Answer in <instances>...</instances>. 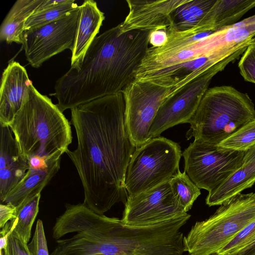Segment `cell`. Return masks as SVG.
I'll return each mask as SVG.
<instances>
[{
  "mask_svg": "<svg viewBox=\"0 0 255 255\" xmlns=\"http://www.w3.org/2000/svg\"><path fill=\"white\" fill-rule=\"evenodd\" d=\"M61 157H48L37 166H29L21 181L7 194L3 203L15 207L27 197L40 194L60 169Z\"/></svg>",
  "mask_w": 255,
  "mask_h": 255,
  "instance_id": "obj_16",
  "label": "cell"
},
{
  "mask_svg": "<svg viewBox=\"0 0 255 255\" xmlns=\"http://www.w3.org/2000/svg\"><path fill=\"white\" fill-rule=\"evenodd\" d=\"M255 219V192L240 193L220 205L208 219L198 221L184 236V252L193 255L218 253Z\"/></svg>",
  "mask_w": 255,
  "mask_h": 255,
  "instance_id": "obj_6",
  "label": "cell"
},
{
  "mask_svg": "<svg viewBox=\"0 0 255 255\" xmlns=\"http://www.w3.org/2000/svg\"><path fill=\"white\" fill-rule=\"evenodd\" d=\"M78 6L72 0H43L27 19L24 30L43 25L61 17Z\"/></svg>",
  "mask_w": 255,
  "mask_h": 255,
  "instance_id": "obj_21",
  "label": "cell"
},
{
  "mask_svg": "<svg viewBox=\"0 0 255 255\" xmlns=\"http://www.w3.org/2000/svg\"><path fill=\"white\" fill-rule=\"evenodd\" d=\"M237 255H255V249L248 251Z\"/></svg>",
  "mask_w": 255,
  "mask_h": 255,
  "instance_id": "obj_33",
  "label": "cell"
},
{
  "mask_svg": "<svg viewBox=\"0 0 255 255\" xmlns=\"http://www.w3.org/2000/svg\"><path fill=\"white\" fill-rule=\"evenodd\" d=\"M188 0H127L128 13L120 24L122 32L165 29L172 24L173 11Z\"/></svg>",
  "mask_w": 255,
  "mask_h": 255,
  "instance_id": "obj_13",
  "label": "cell"
},
{
  "mask_svg": "<svg viewBox=\"0 0 255 255\" xmlns=\"http://www.w3.org/2000/svg\"><path fill=\"white\" fill-rule=\"evenodd\" d=\"M151 31L122 32L119 24L97 36L82 61L56 81L53 95L60 110L122 92L134 80Z\"/></svg>",
  "mask_w": 255,
  "mask_h": 255,
  "instance_id": "obj_2",
  "label": "cell"
},
{
  "mask_svg": "<svg viewBox=\"0 0 255 255\" xmlns=\"http://www.w3.org/2000/svg\"><path fill=\"white\" fill-rule=\"evenodd\" d=\"M119 219L98 214L84 203L66 204L52 228L57 245L50 255H117Z\"/></svg>",
  "mask_w": 255,
  "mask_h": 255,
  "instance_id": "obj_4",
  "label": "cell"
},
{
  "mask_svg": "<svg viewBox=\"0 0 255 255\" xmlns=\"http://www.w3.org/2000/svg\"><path fill=\"white\" fill-rule=\"evenodd\" d=\"M240 73L245 80L255 84V44L251 43L239 63Z\"/></svg>",
  "mask_w": 255,
  "mask_h": 255,
  "instance_id": "obj_27",
  "label": "cell"
},
{
  "mask_svg": "<svg viewBox=\"0 0 255 255\" xmlns=\"http://www.w3.org/2000/svg\"><path fill=\"white\" fill-rule=\"evenodd\" d=\"M43 0H17L3 20L0 27V41L22 43L24 24Z\"/></svg>",
  "mask_w": 255,
  "mask_h": 255,
  "instance_id": "obj_19",
  "label": "cell"
},
{
  "mask_svg": "<svg viewBox=\"0 0 255 255\" xmlns=\"http://www.w3.org/2000/svg\"><path fill=\"white\" fill-rule=\"evenodd\" d=\"M255 183V161L235 171L216 189L209 192L206 203L209 206L220 205L232 197L241 193Z\"/></svg>",
  "mask_w": 255,
  "mask_h": 255,
  "instance_id": "obj_20",
  "label": "cell"
},
{
  "mask_svg": "<svg viewBox=\"0 0 255 255\" xmlns=\"http://www.w3.org/2000/svg\"><path fill=\"white\" fill-rule=\"evenodd\" d=\"M79 14L71 50V66L82 61L86 51L99 32L105 19L104 13L93 0H85L79 6Z\"/></svg>",
  "mask_w": 255,
  "mask_h": 255,
  "instance_id": "obj_17",
  "label": "cell"
},
{
  "mask_svg": "<svg viewBox=\"0 0 255 255\" xmlns=\"http://www.w3.org/2000/svg\"><path fill=\"white\" fill-rule=\"evenodd\" d=\"M27 244L13 231L7 238L2 255H31Z\"/></svg>",
  "mask_w": 255,
  "mask_h": 255,
  "instance_id": "obj_29",
  "label": "cell"
},
{
  "mask_svg": "<svg viewBox=\"0 0 255 255\" xmlns=\"http://www.w3.org/2000/svg\"><path fill=\"white\" fill-rule=\"evenodd\" d=\"M0 251V255H2V251Z\"/></svg>",
  "mask_w": 255,
  "mask_h": 255,
  "instance_id": "obj_36",
  "label": "cell"
},
{
  "mask_svg": "<svg viewBox=\"0 0 255 255\" xmlns=\"http://www.w3.org/2000/svg\"><path fill=\"white\" fill-rule=\"evenodd\" d=\"M0 200L21 181L29 166L8 126L0 125Z\"/></svg>",
  "mask_w": 255,
  "mask_h": 255,
  "instance_id": "obj_15",
  "label": "cell"
},
{
  "mask_svg": "<svg viewBox=\"0 0 255 255\" xmlns=\"http://www.w3.org/2000/svg\"><path fill=\"white\" fill-rule=\"evenodd\" d=\"M255 235V219L244 228L218 252L220 255H236Z\"/></svg>",
  "mask_w": 255,
  "mask_h": 255,
  "instance_id": "obj_26",
  "label": "cell"
},
{
  "mask_svg": "<svg viewBox=\"0 0 255 255\" xmlns=\"http://www.w3.org/2000/svg\"><path fill=\"white\" fill-rule=\"evenodd\" d=\"M32 82L25 68L11 61L3 70L0 90V125L8 126L21 108Z\"/></svg>",
  "mask_w": 255,
  "mask_h": 255,
  "instance_id": "obj_14",
  "label": "cell"
},
{
  "mask_svg": "<svg viewBox=\"0 0 255 255\" xmlns=\"http://www.w3.org/2000/svg\"><path fill=\"white\" fill-rule=\"evenodd\" d=\"M247 47H243L235 51L179 91L166 98L160 105L150 127V139L159 136L163 131L177 125L188 123L208 89L213 77L230 62L239 58Z\"/></svg>",
  "mask_w": 255,
  "mask_h": 255,
  "instance_id": "obj_9",
  "label": "cell"
},
{
  "mask_svg": "<svg viewBox=\"0 0 255 255\" xmlns=\"http://www.w3.org/2000/svg\"><path fill=\"white\" fill-rule=\"evenodd\" d=\"M8 127L27 160L34 156L61 157L72 141L70 123L57 105L32 84Z\"/></svg>",
  "mask_w": 255,
  "mask_h": 255,
  "instance_id": "obj_3",
  "label": "cell"
},
{
  "mask_svg": "<svg viewBox=\"0 0 255 255\" xmlns=\"http://www.w3.org/2000/svg\"><path fill=\"white\" fill-rule=\"evenodd\" d=\"M167 39L165 29L153 30L151 31L149 38V44L153 47H160L164 45Z\"/></svg>",
  "mask_w": 255,
  "mask_h": 255,
  "instance_id": "obj_31",
  "label": "cell"
},
{
  "mask_svg": "<svg viewBox=\"0 0 255 255\" xmlns=\"http://www.w3.org/2000/svg\"><path fill=\"white\" fill-rule=\"evenodd\" d=\"M185 255H193L188 254ZM219 255L217 253H216V254H212V255Z\"/></svg>",
  "mask_w": 255,
  "mask_h": 255,
  "instance_id": "obj_35",
  "label": "cell"
},
{
  "mask_svg": "<svg viewBox=\"0 0 255 255\" xmlns=\"http://www.w3.org/2000/svg\"><path fill=\"white\" fill-rule=\"evenodd\" d=\"M16 207L10 204L0 205V228L2 229L9 221L15 218Z\"/></svg>",
  "mask_w": 255,
  "mask_h": 255,
  "instance_id": "obj_30",
  "label": "cell"
},
{
  "mask_svg": "<svg viewBox=\"0 0 255 255\" xmlns=\"http://www.w3.org/2000/svg\"><path fill=\"white\" fill-rule=\"evenodd\" d=\"M170 90V88L150 82L134 80L122 91L125 104L126 128L135 148L150 139V127Z\"/></svg>",
  "mask_w": 255,
  "mask_h": 255,
  "instance_id": "obj_10",
  "label": "cell"
},
{
  "mask_svg": "<svg viewBox=\"0 0 255 255\" xmlns=\"http://www.w3.org/2000/svg\"><path fill=\"white\" fill-rule=\"evenodd\" d=\"M255 7V0H216L204 18V32L216 31L232 25L248 11Z\"/></svg>",
  "mask_w": 255,
  "mask_h": 255,
  "instance_id": "obj_18",
  "label": "cell"
},
{
  "mask_svg": "<svg viewBox=\"0 0 255 255\" xmlns=\"http://www.w3.org/2000/svg\"><path fill=\"white\" fill-rule=\"evenodd\" d=\"M251 43H255V36L252 39Z\"/></svg>",
  "mask_w": 255,
  "mask_h": 255,
  "instance_id": "obj_34",
  "label": "cell"
},
{
  "mask_svg": "<svg viewBox=\"0 0 255 255\" xmlns=\"http://www.w3.org/2000/svg\"><path fill=\"white\" fill-rule=\"evenodd\" d=\"M254 119L255 106L247 94L229 86L215 87L204 95L186 137L218 145Z\"/></svg>",
  "mask_w": 255,
  "mask_h": 255,
  "instance_id": "obj_5",
  "label": "cell"
},
{
  "mask_svg": "<svg viewBox=\"0 0 255 255\" xmlns=\"http://www.w3.org/2000/svg\"><path fill=\"white\" fill-rule=\"evenodd\" d=\"M31 255H50L42 221L37 220L31 241L27 244Z\"/></svg>",
  "mask_w": 255,
  "mask_h": 255,
  "instance_id": "obj_28",
  "label": "cell"
},
{
  "mask_svg": "<svg viewBox=\"0 0 255 255\" xmlns=\"http://www.w3.org/2000/svg\"><path fill=\"white\" fill-rule=\"evenodd\" d=\"M122 221L133 226H147L187 213L174 196L169 181L133 195H128Z\"/></svg>",
  "mask_w": 255,
  "mask_h": 255,
  "instance_id": "obj_12",
  "label": "cell"
},
{
  "mask_svg": "<svg viewBox=\"0 0 255 255\" xmlns=\"http://www.w3.org/2000/svg\"><path fill=\"white\" fill-rule=\"evenodd\" d=\"M169 181L174 196L187 213L201 194L200 189L185 172L180 170Z\"/></svg>",
  "mask_w": 255,
  "mask_h": 255,
  "instance_id": "obj_24",
  "label": "cell"
},
{
  "mask_svg": "<svg viewBox=\"0 0 255 255\" xmlns=\"http://www.w3.org/2000/svg\"><path fill=\"white\" fill-rule=\"evenodd\" d=\"M221 147L246 152L255 146V119L246 124L218 144Z\"/></svg>",
  "mask_w": 255,
  "mask_h": 255,
  "instance_id": "obj_25",
  "label": "cell"
},
{
  "mask_svg": "<svg viewBox=\"0 0 255 255\" xmlns=\"http://www.w3.org/2000/svg\"><path fill=\"white\" fill-rule=\"evenodd\" d=\"M255 161V146L245 152L243 165H246Z\"/></svg>",
  "mask_w": 255,
  "mask_h": 255,
  "instance_id": "obj_32",
  "label": "cell"
},
{
  "mask_svg": "<svg viewBox=\"0 0 255 255\" xmlns=\"http://www.w3.org/2000/svg\"><path fill=\"white\" fill-rule=\"evenodd\" d=\"M41 194L27 197L16 207L15 218L11 220L15 224L13 231L20 238L28 243L33 223L39 211Z\"/></svg>",
  "mask_w": 255,
  "mask_h": 255,
  "instance_id": "obj_23",
  "label": "cell"
},
{
  "mask_svg": "<svg viewBox=\"0 0 255 255\" xmlns=\"http://www.w3.org/2000/svg\"><path fill=\"white\" fill-rule=\"evenodd\" d=\"M216 0H188L177 7L174 15L176 25L183 30L199 27Z\"/></svg>",
  "mask_w": 255,
  "mask_h": 255,
  "instance_id": "obj_22",
  "label": "cell"
},
{
  "mask_svg": "<svg viewBox=\"0 0 255 255\" xmlns=\"http://www.w3.org/2000/svg\"><path fill=\"white\" fill-rule=\"evenodd\" d=\"M182 155L178 143L160 136L135 148L126 173L125 186L128 195L169 181L180 170Z\"/></svg>",
  "mask_w": 255,
  "mask_h": 255,
  "instance_id": "obj_7",
  "label": "cell"
},
{
  "mask_svg": "<svg viewBox=\"0 0 255 255\" xmlns=\"http://www.w3.org/2000/svg\"><path fill=\"white\" fill-rule=\"evenodd\" d=\"M245 152L194 140L183 152L184 172L199 188L212 191L242 167Z\"/></svg>",
  "mask_w": 255,
  "mask_h": 255,
  "instance_id": "obj_8",
  "label": "cell"
},
{
  "mask_svg": "<svg viewBox=\"0 0 255 255\" xmlns=\"http://www.w3.org/2000/svg\"><path fill=\"white\" fill-rule=\"evenodd\" d=\"M122 92L106 96L71 109L77 148L66 153L84 189V204L104 215L115 204H125L128 194L126 171L135 147L127 131Z\"/></svg>",
  "mask_w": 255,
  "mask_h": 255,
  "instance_id": "obj_1",
  "label": "cell"
},
{
  "mask_svg": "<svg viewBox=\"0 0 255 255\" xmlns=\"http://www.w3.org/2000/svg\"><path fill=\"white\" fill-rule=\"evenodd\" d=\"M79 6L61 17L39 27L24 30L22 47L29 64L36 68L66 49L73 48Z\"/></svg>",
  "mask_w": 255,
  "mask_h": 255,
  "instance_id": "obj_11",
  "label": "cell"
}]
</instances>
